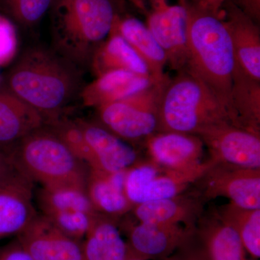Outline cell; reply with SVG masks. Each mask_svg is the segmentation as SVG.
I'll list each match as a JSON object with an SVG mask.
<instances>
[{"label": "cell", "mask_w": 260, "mask_h": 260, "mask_svg": "<svg viewBox=\"0 0 260 260\" xmlns=\"http://www.w3.org/2000/svg\"><path fill=\"white\" fill-rule=\"evenodd\" d=\"M84 70L52 48L36 46L22 53L5 78V88L28 104L47 123L80 99Z\"/></svg>", "instance_id": "cell-1"}, {"label": "cell", "mask_w": 260, "mask_h": 260, "mask_svg": "<svg viewBox=\"0 0 260 260\" xmlns=\"http://www.w3.org/2000/svg\"><path fill=\"white\" fill-rule=\"evenodd\" d=\"M187 64L185 70L203 80L226 107L234 124L231 94L237 60L230 34L220 11L186 0Z\"/></svg>", "instance_id": "cell-2"}, {"label": "cell", "mask_w": 260, "mask_h": 260, "mask_svg": "<svg viewBox=\"0 0 260 260\" xmlns=\"http://www.w3.org/2000/svg\"><path fill=\"white\" fill-rule=\"evenodd\" d=\"M51 48L80 69H90L119 15L114 0H52Z\"/></svg>", "instance_id": "cell-3"}, {"label": "cell", "mask_w": 260, "mask_h": 260, "mask_svg": "<svg viewBox=\"0 0 260 260\" xmlns=\"http://www.w3.org/2000/svg\"><path fill=\"white\" fill-rule=\"evenodd\" d=\"M7 155L15 169L43 186H86L89 167L49 124L29 133Z\"/></svg>", "instance_id": "cell-4"}, {"label": "cell", "mask_w": 260, "mask_h": 260, "mask_svg": "<svg viewBox=\"0 0 260 260\" xmlns=\"http://www.w3.org/2000/svg\"><path fill=\"white\" fill-rule=\"evenodd\" d=\"M158 119V132L193 135L219 123L236 125L213 90L187 70L177 73L164 85L159 100Z\"/></svg>", "instance_id": "cell-5"}, {"label": "cell", "mask_w": 260, "mask_h": 260, "mask_svg": "<svg viewBox=\"0 0 260 260\" xmlns=\"http://www.w3.org/2000/svg\"><path fill=\"white\" fill-rule=\"evenodd\" d=\"M166 83L96 108L97 122L127 143L145 142L158 132L159 100Z\"/></svg>", "instance_id": "cell-6"}, {"label": "cell", "mask_w": 260, "mask_h": 260, "mask_svg": "<svg viewBox=\"0 0 260 260\" xmlns=\"http://www.w3.org/2000/svg\"><path fill=\"white\" fill-rule=\"evenodd\" d=\"M212 162L206 159L199 167L189 170H171L148 160L137 162L126 171L124 189L130 203L135 205L145 202L165 199L189 190Z\"/></svg>", "instance_id": "cell-7"}, {"label": "cell", "mask_w": 260, "mask_h": 260, "mask_svg": "<svg viewBox=\"0 0 260 260\" xmlns=\"http://www.w3.org/2000/svg\"><path fill=\"white\" fill-rule=\"evenodd\" d=\"M193 186L206 203L225 198L241 208L260 209V169L212 162Z\"/></svg>", "instance_id": "cell-8"}, {"label": "cell", "mask_w": 260, "mask_h": 260, "mask_svg": "<svg viewBox=\"0 0 260 260\" xmlns=\"http://www.w3.org/2000/svg\"><path fill=\"white\" fill-rule=\"evenodd\" d=\"M195 135L208 150L210 161L260 169L259 134L223 122L206 126Z\"/></svg>", "instance_id": "cell-9"}, {"label": "cell", "mask_w": 260, "mask_h": 260, "mask_svg": "<svg viewBox=\"0 0 260 260\" xmlns=\"http://www.w3.org/2000/svg\"><path fill=\"white\" fill-rule=\"evenodd\" d=\"M146 25L166 53L171 69L177 73L185 70L188 58L186 0L173 5H168L167 0H155Z\"/></svg>", "instance_id": "cell-10"}, {"label": "cell", "mask_w": 260, "mask_h": 260, "mask_svg": "<svg viewBox=\"0 0 260 260\" xmlns=\"http://www.w3.org/2000/svg\"><path fill=\"white\" fill-rule=\"evenodd\" d=\"M32 191V181L11 164L0 179V239L18 235L37 216Z\"/></svg>", "instance_id": "cell-11"}, {"label": "cell", "mask_w": 260, "mask_h": 260, "mask_svg": "<svg viewBox=\"0 0 260 260\" xmlns=\"http://www.w3.org/2000/svg\"><path fill=\"white\" fill-rule=\"evenodd\" d=\"M18 241L34 260H83L81 241L61 232L44 215H37Z\"/></svg>", "instance_id": "cell-12"}, {"label": "cell", "mask_w": 260, "mask_h": 260, "mask_svg": "<svg viewBox=\"0 0 260 260\" xmlns=\"http://www.w3.org/2000/svg\"><path fill=\"white\" fill-rule=\"evenodd\" d=\"M75 121L91 153L92 164L89 169L107 173L120 172L140 161L139 153L133 145L97 121L84 119Z\"/></svg>", "instance_id": "cell-13"}, {"label": "cell", "mask_w": 260, "mask_h": 260, "mask_svg": "<svg viewBox=\"0 0 260 260\" xmlns=\"http://www.w3.org/2000/svg\"><path fill=\"white\" fill-rule=\"evenodd\" d=\"M148 160L171 170H189L204 162L205 145L196 135L157 132L145 140Z\"/></svg>", "instance_id": "cell-14"}, {"label": "cell", "mask_w": 260, "mask_h": 260, "mask_svg": "<svg viewBox=\"0 0 260 260\" xmlns=\"http://www.w3.org/2000/svg\"><path fill=\"white\" fill-rule=\"evenodd\" d=\"M196 229V228H195ZM180 225L143 223L128 228L127 256L161 260L173 254L194 232Z\"/></svg>", "instance_id": "cell-15"}, {"label": "cell", "mask_w": 260, "mask_h": 260, "mask_svg": "<svg viewBox=\"0 0 260 260\" xmlns=\"http://www.w3.org/2000/svg\"><path fill=\"white\" fill-rule=\"evenodd\" d=\"M205 204L201 195L193 189L172 198L140 203L132 211L139 222L180 225L194 229L204 213Z\"/></svg>", "instance_id": "cell-16"}, {"label": "cell", "mask_w": 260, "mask_h": 260, "mask_svg": "<svg viewBox=\"0 0 260 260\" xmlns=\"http://www.w3.org/2000/svg\"><path fill=\"white\" fill-rule=\"evenodd\" d=\"M225 24L230 34L237 64L260 82V32L259 25L231 0L223 7Z\"/></svg>", "instance_id": "cell-17"}, {"label": "cell", "mask_w": 260, "mask_h": 260, "mask_svg": "<svg viewBox=\"0 0 260 260\" xmlns=\"http://www.w3.org/2000/svg\"><path fill=\"white\" fill-rule=\"evenodd\" d=\"M156 84L148 77L126 70H113L96 77L85 85L80 100L85 107L99 108L125 99ZM160 85V84H159Z\"/></svg>", "instance_id": "cell-18"}, {"label": "cell", "mask_w": 260, "mask_h": 260, "mask_svg": "<svg viewBox=\"0 0 260 260\" xmlns=\"http://www.w3.org/2000/svg\"><path fill=\"white\" fill-rule=\"evenodd\" d=\"M47 124L45 118L6 88L0 89V150L5 153Z\"/></svg>", "instance_id": "cell-19"}, {"label": "cell", "mask_w": 260, "mask_h": 260, "mask_svg": "<svg viewBox=\"0 0 260 260\" xmlns=\"http://www.w3.org/2000/svg\"><path fill=\"white\" fill-rule=\"evenodd\" d=\"M195 232L209 260H247L240 237L216 208L205 210Z\"/></svg>", "instance_id": "cell-20"}, {"label": "cell", "mask_w": 260, "mask_h": 260, "mask_svg": "<svg viewBox=\"0 0 260 260\" xmlns=\"http://www.w3.org/2000/svg\"><path fill=\"white\" fill-rule=\"evenodd\" d=\"M126 171L107 173L89 169L85 188L96 213L117 219L134 208L124 189Z\"/></svg>", "instance_id": "cell-21"}, {"label": "cell", "mask_w": 260, "mask_h": 260, "mask_svg": "<svg viewBox=\"0 0 260 260\" xmlns=\"http://www.w3.org/2000/svg\"><path fill=\"white\" fill-rule=\"evenodd\" d=\"M113 30L120 34L145 61L154 83H167L169 79L165 74L167 55L145 23L134 17H118Z\"/></svg>", "instance_id": "cell-22"}, {"label": "cell", "mask_w": 260, "mask_h": 260, "mask_svg": "<svg viewBox=\"0 0 260 260\" xmlns=\"http://www.w3.org/2000/svg\"><path fill=\"white\" fill-rule=\"evenodd\" d=\"M82 251L83 260H126L127 246L115 219L95 214L82 242Z\"/></svg>", "instance_id": "cell-23"}, {"label": "cell", "mask_w": 260, "mask_h": 260, "mask_svg": "<svg viewBox=\"0 0 260 260\" xmlns=\"http://www.w3.org/2000/svg\"><path fill=\"white\" fill-rule=\"evenodd\" d=\"M90 69L96 77L113 70H126L150 78L145 61L129 43L113 29L107 40L95 51Z\"/></svg>", "instance_id": "cell-24"}, {"label": "cell", "mask_w": 260, "mask_h": 260, "mask_svg": "<svg viewBox=\"0 0 260 260\" xmlns=\"http://www.w3.org/2000/svg\"><path fill=\"white\" fill-rule=\"evenodd\" d=\"M231 101L239 126L260 135V82L246 74L237 64Z\"/></svg>", "instance_id": "cell-25"}, {"label": "cell", "mask_w": 260, "mask_h": 260, "mask_svg": "<svg viewBox=\"0 0 260 260\" xmlns=\"http://www.w3.org/2000/svg\"><path fill=\"white\" fill-rule=\"evenodd\" d=\"M38 201L44 215L70 210L96 213L84 186L66 184L43 186L38 194Z\"/></svg>", "instance_id": "cell-26"}, {"label": "cell", "mask_w": 260, "mask_h": 260, "mask_svg": "<svg viewBox=\"0 0 260 260\" xmlns=\"http://www.w3.org/2000/svg\"><path fill=\"white\" fill-rule=\"evenodd\" d=\"M220 218L237 232L246 252L260 257V209H246L232 203L217 208Z\"/></svg>", "instance_id": "cell-27"}, {"label": "cell", "mask_w": 260, "mask_h": 260, "mask_svg": "<svg viewBox=\"0 0 260 260\" xmlns=\"http://www.w3.org/2000/svg\"><path fill=\"white\" fill-rule=\"evenodd\" d=\"M52 0H0L12 21L25 29L39 24L50 10Z\"/></svg>", "instance_id": "cell-28"}, {"label": "cell", "mask_w": 260, "mask_h": 260, "mask_svg": "<svg viewBox=\"0 0 260 260\" xmlns=\"http://www.w3.org/2000/svg\"><path fill=\"white\" fill-rule=\"evenodd\" d=\"M96 213L70 210L57 212L45 216L67 235L83 242Z\"/></svg>", "instance_id": "cell-29"}, {"label": "cell", "mask_w": 260, "mask_h": 260, "mask_svg": "<svg viewBox=\"0 0 260 260\" xmlns=\"http://www.w3.org/2000/svg\"><path fill=\"white\" fill-rule=\"evenodd\" d=\"M17 48L16 31L14 23L0 13V65L9 62Z\"/></svg>", "instance_id": "cell-30"}, {"label": "cell", "mask_w": 260, "mask_h": 260, "mask_svg": "<svg viewBox=\"0 0 260 260\" xmlns=\"http://www.w3.org/2000/svg\"><path fill=\"white\" fill-rule=\"evenodd\" d=\"M161 260H209L195 230L170 256Z\"/></svg>", "instance_id": "cell-31"}, {"label": "cell", "mask_w": 260, "mask_h": 260, "mask_svg": "<svg viewBox=\"0 0 260 260\" xmlns=\"http://www.w3.org/2000/svg\"><path fill=\"white\" fill-rule=\"evenodd\" d=\"M0 260H34L18 241L0 248Z\"/></svg>", "instance_id": "cell-32"}, {"label": "cell", "mask_w": 260, "mask_h": 260, "mask_svg": "<svg viewBox=\"0 0 260 260\" xmlns=\"http://www.w3.org/2000/svg\"><path fill=\"white\" fill-rule=\"evenodd\" d=\"M249 18L259 24L260 20V0H231Z\"/></svg>", "instance_id": "cell-33"}, {"label": "cell", "mask_w": 260, "mask_h": 260, "mask_svg": "<svg viewBox=\"0 0 260 260\" xmlns=\"http://www.w3.org/2000/svg\"><path fill=\"white\" fill-rule=\"evenodd\" d=\"M194 1L211 9L221 11L225 0H194Z\"/></svg>", "instance_id": "cell-34"}, {"label": "cell", "mask_w": 260, "mask_h": 260, "mask_svg": "<svg viewBox=\"0 0 260 260\" xmlns=\"http://www.w3.org/2000/svg\"><path fill=\"white\" fill-rule=\"evenodd\" d=\"M10 167H11V164L6 153L0 150V179L9 170Z\"/></svg>", "instance_id": "cell-35"}, {"label": "cell", "mask_w": 260, "mask_h": 260, "mask_svg": "<svg viewBox=\"0 0 260 260\" xmlns=\"http://www.w3.org/2000/svg\"><path fill=\"white\" fill-rule=\"evenodd\" d=\"M126 260H143V259H137V258L131 257V256H127V258H126Z\"/></svg>", "instance_id": "cell-36"}]
</instances>
